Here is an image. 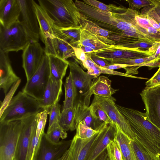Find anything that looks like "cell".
<instances>
[{"mask_svg": "<svg viewBox=\"0 0 160 160\" xmlns=\"http://www.w3.org/2000/svg\"><path fill=\"white\" fill-rule=\"evenodd\" d=\"M75 4L81 17L100 27L115 34L125 36L124 31H130L142 35L133 25L137 11L113 4L111 11L101 10L83 1L76 0Z\"/></svg>", "mask_w": 160, "mask_h": 160, "instance_id": "cell-1", "label": "cell"}, {"mask_svg": "<svg viewBox=\"0 0 160 160\" xmlns=\"http://www.w3.org/2000/svg\"><path fill=\"white\" fill-rule=\"evenodd\" d=\"M116 106L129 123L135 139L156 158L160 154V130L148 120L145 112Z\"/></svg>", "mask_w": 160, "mask_h": 160, "instance_id": "cell-2", "label": "cell"}, {"mask_svg": "<svg viewBox=\"0 0 160 160\" xmlns=\"http://www.w3.org/2000/svg\"><path fill=\"white\" fill-rule=\"evenodd\" d=\"M39 5L52 20L62 28L80 26V12L72 0H39Z\"/></svg>", "mask_w": 160, "mask_h": 160, "instance_id": "cell-3", "label": "cell"}, {"mask_svg": "<svg viewBox=\"0 0 160 160\" xmlns=\"http://www.w3.org/2000/svg\"><path fill=\"white\" fill-rule=\"evenodd\" d=\"M43 111L38 101L20 91L13 97L0 117V122L22 120Z\"/></svg>", "mask_w": 160, "mask_h": 160, "instance_id": "cell-4", "label": "cell"}, {"mask_svg": "<svg viewBox=\"0 0 160 160\" xmlns=\"http://www.w3.org/2000/svg\"><path fill=\"white\" fill-rule=\"evenodd\" d=\"M31 42L19 20L7 27L0 25V50L17 52Z\"/></svg>", "mask_w": 160, "mask_h": 160, "instance_id": "cell-5", "label": "cell"}, {"mask_svg": "<svg viewBox=\"0 0 160 160\" xmlns=\"http://www.w3.org/2000/svg\"><path fill=\"white\" fill-rule=\"evenodd\" d=\"M22 125V120L0 122V160H13Z\"/></svg>", "mask_w": 160, "mask_h": 160, "instance_id": "cell-6", "label": "cell"}, {"mask_svg": "<svg viewBox=\"0 0 160 160\" xmlns=\"http://www.w3.org/2000/svg\"><path fill=\"white\" fill-rule=\"evenodd\" d=\"M75 60L74 61H69L70 73L76 91L75 104L79 101L89 107L92 95L90 92V88L93 79L95 78L85 72L79 65L77 61Z\"/></svg>", "mask_w": 160, "mask_h": 160, "instance_id": "cell-7", "label": "cell"}, {"mask_svg": "<svg viewBox=\"0 0 160 160\" xmlns=\"http://www.w3.org/2000/svg\"><path fill=\"white\" fill-rule=\"evenodd\" d=\"M50 76L48 57L45 53L38 68L29 79L27 81L22 91L38 101H41Z\"/></svg>", "mask_w": 160, "mask_h": 160, "instance_id": "cell-8", "label": "cell"}, {"mask_svg": "<svg viewBox=\"0 0 160 160\" xmlns=\"http://www.w3.org/2000/svg\"><path fill=\"white\" fill-rule=\"evenodd\" d=\"M115 100L112 96L109 98L94 95L93 102L98 103L106 112L113 123L130 139L134 140L136 136L128 120L118 108Z\"/></svg>", "mask_w": 160, "mask_h": 160, "instance_id": "cell-9", "label": "cell"}, {"mask_svg": "<svg viewBox=\"0 0 160 160\" xmlns=\"http://www.w3.org/2000/svg\"><path fill=\"white\" fill-rule=\"evenodd\" d=\"M33 5L39 27L40 37L45 44V53L47 55L56 56L54 44L53 22L46 12L33 0Z\"/></svg>", "mask_w": 160, "mask_h": 160, "instance_id": "cell-10", "label": "cell"}, {"mask_svg": "<svg viewBox=\"0 0 160 160\" xmlns=\"http://www.w3.org/2000/svg\"><path fill=\"white\" fill-rule=\"evenodd\" d=\"M93 52L96 56L108 61L143 58L151 56L155 54L148 51L125 47L121 45H112L110 47L94 51Z\"/></svg>", "mask_w": 160, "mask_h": 160, "instance_id": "cell-11", "label": "cell"}, {"mask_svg": "<svg viewBox=\"0 0 160 160\" xmlns=\"http://www.w3.org/2000/svg\"><path fill=\"white\" fill-rule=\"evenodd\" d=\"M21 8V21L32 42H38L39 27L33 5V0H18Z\"/></svg>", "mask_w": 160, "mask_h": 160, "instance_id": "cell-12", "label": "cell"}, {"mask_svg": "<svg viewBox=\"0 0 160 160\" xmlns=\"http://www.w3.org/2000/svg\"><path fill=\"white\" fill-rule=\"evenodd\" d=\"M140 95L148 120L160 130V85L144 88Z\"/></svg>", "mask_w": 160, "mask_h": 160, "instance_id": "cell-13", "label": "cell"}, {"mask_svg": "<svg viewBox=\"0 0 160 160\" xmlns=\"http://www.w3.org/2000/svg\"><path fill=\"white\" fill-rule=\"evenodd\" d=\"M71 141L55 143L50 141L44 132L33 160H58L69 148Z\"/></svg>", "mask_w": 160, "mask_h": 160, "instance_id": "cell-14", "label": "cell"}, {"mask_svg": "<svg viewBox=\"0 0 160 160\" xmlns=\"http://www.w3.org/2000/svg\"><path fill=\"white\" fill-rule=\"evenodd\" d=\"M45 53L44 50L38 42H32L23 50L22 66L27 81L38 68Z\"/></svg>", "mask_w": 160, "mask_h": 160, "instance_id": "cell-15", "label": "cell"}, {"mask_svg": "<svg viewBox=\"0 0 160 160\" xmlns=\"http://www.w3.org/2000/svg\"><path fill=\"white\" fill-rule=\"evenodd\" d=\"M37 115L22 120V125L14 157L15 160H26L31 137L36 131Z\"/></svg>", "mask_w": 160, "mask_h": 160, "instance_id": "cell-16", "label": "cell"}, {"mask_svg": "<svg viewBox=\"0 0 160 160\" xmlns=\"http://www.w3.org/2000/svg\"><path fill=\"white\" fill-rule=\"evenodd\" d=\"M80 25L83 28L100 37L107 38L115 42L117 45L135 42L139 40L137 38L120 35L102 28L92 22L81 17Z\"/></svg>", "mask_w": 160, "mask_h": 160, "instance_id": "cell-17", "label": "cell"}, {"mask_svg": "<svg viewBox=\"0 0 160 160\" xmlns=\"http://www.w3.org/2000/svg\"><path fill=\"white\" fill-rule=\"evenodd\" d=\"M116 125L106 124L101 130L100 135L92 147L86 160H94L107 148L114 138Z\"/></svg>", "mask_w": 160, "mask_h": 160, "instance_id": "cell-18", "label": "cell"}, {"mask_svg": "<svg viewBox=\"0 0 160 160\" xmlns=\"http://www.w3.org/2000/svg\"><path fill=\"white\" fill-rule=\"evenodd\" d=\"M21 12L18 0H0V25L7 27L16 22Z\"/></svg>", "mask_w": 160, "mask_h": 160, "instance_id": "cell-19", "label": "cell"}, {"mask_svg": "<svg viewBox=\"0 0 160 160\" xmlns=\"http://www.w3.org/2000/svg\"><path fill=\"white\" fill-rule=\"evenodd\" d=\"M102 128L93 136L86 139H81L74 136L70 146L71 160H86L92 147L99 136Z\"/></svg>", "mask_w": 160, "mask_h": 160, "instance_id": "cell-20", "label": "cell"}, {"mask_svg": "<svg viewBox=\"0 0 160 160\" xmlns=\"http://www.w3.org/2000/svg\"><path fill=\"white\" fill-rule=\"evenodd\" d=\"M75 124L76 128L80 122L96 130H99L107 124L95 118L92 114L89 107L80 102H76Z\"/></svg>", "mask_w": 160, "mask_h": 160, "instance_id": "cell-21", "label": "cell"}, {"mask_svg": "<svg viewBox=\"0 0 160 160\" xmlns=\"http://www.w3.org/2000/svg\"><path fill=\"white\" fill-rule=\"evenodd\" d=\"M62 81H56L50 77L42 99L39 101L43 110L49 111L51 107L58 102L62 93Z\"/></svg>", "mask_w": 160, "mask_h": 160, "instance_id": "cell-22", "label": "cell"}, {"mask_svg": "<svg viewBox=\"0 0 160 160\" xmlns=\"http://www.w3.org/2000/svg\"><path fill=\"white\" fill-rule=\"evenodd\" d=\"M111 84V81L106 76L102 75L95 78L90 88L91 95L106 98L111 97L118 90L112 88Z\"/></svg>", "mask_w": 160, "mask_h": 160, "instance_id": "cell-23", "label": "cell"}, {"mask_svg": "<svg viewBox=\"0 0 160 160\" xmlns=\"http://www.w3.org/2000/svg\"><path fill=\"white\" fill-rule=\"evenodd\" d=\"M53 29L54 35L56 37L67 42L73 47H78L80 38V26L76 27L62 28L53 25Z\"/></svg>", "mask_w": 160, "mask_h": 160, "instance_id": "cell-24", "label": "cell"}, {"mask_svg": "<svg viewBox=\"0 0 160 160\" xmlns=\"http://www.w3.org/2000/svg\"><path fill=\"white\" fill-rule=\"evenodd\" d=\"M48 56L50 78L56 81L62 80L69 66V61L55 55H48Z\"/></svg>", "mask_w": 160, "mask_h": 160, "instance_id": "cell-25", "label": "cell"}, {"mask_svg": "<svg viewBox=\"0 0 160 160\" xmlns=\"http://www.w3.org/2000/svg\"><path fill=\"white\" fill-rule=\"evenodd\" d=\"M116 127L114 138L119 147L123 160H138L131 145V139Z\"/></svg>", "mask_w": 160, "mask_h": 160, "instance_id": "cell-26", "label": "cell"}, {"mask_svg": "<svg viewBox=\"0 0 160 160\" xmlns=\"http://www.w3.org/2000/svg\"><path fill=\"white\" fill-rule=\"evenodd\" d=\"M80 46L89 47L94 51L109 48L112 45L105 43L95 34L81 28L80 40L77 48Z\"/></svg>", "mask_w": 160, "mask_h": 160, "instance_id": "cell-27", "label": "cell"}, {"mask_svg": "<svg viewBox=\"0 0 160 160\" xmlns=\"http://www.w3.org/2000/svg\"><path fill=\"white\" fill-rule=\"evenodd\" d=\"M76 106L62 110L61 112L58 124L65 131H73L76 129L75 118Z\"/></svg>", "mask_w": 160, "mask_h": 160, "instance_id": "cell-28", "label": "cell"}, {"mask_svg": "<svg viewBox=\"0 0 160 160\" xmlns=\"http://www.w3.org/2000/svg\"><path fill=\"white\" fill-rule=\"evenodd\" d=\"M0 78L4 79L17 81L19 79L12 68L8 53L0 50Z\"/></svg>", "mask_w": 160, "mask_h": 160, "instance_id": "cell-29", "label": "cell"}, {"mask_svg": "<svg viewBox=\"0 0 160 160\" xmlns=\"http://www.w3.org/2000/svg\"><path fill=\"white\" fill-rule=\"evenodd\" d=\"M64 87L65 97L62 110L74 106L77 96L76 88L70 73L66 78Z\"/></svg>", "mask_w": 160, "mask_h": 160, "instance_id": "cell-30", "label": "cell"}, {"mask_svg": "<svg viewBox=\"0 0 160 160\" xmlns=\"http://www.w3.org/2000/svg\"><path fill=\"white\" fill-rule=\"evenodd\" d=\"M54 42L56 56L65 60L75 57L73 47L68 42L56 37Z\"/></svg>", "mask_w": 160, "mask_h": 160, "instance_id": "cell-31", "label": "cell"}, {"mask_svg": "<svg viewBox=\"0 0 160 160\" xmlns=\"http://www.w3.org/2000/svg\"><path fill=\"white\" fill-rule=\"evenodd\" d=\"M45 135L47 138L50 141L55 143L60 142V138L64 139L67 137V133L66 131L58 123L54 124L48 128Z\"/></svg>", "mask_w": 160, "mask_h": 160, "instance_id": "cell-32", "label": "cell"}, {"mask_svg": "<svg viewBox=\"0 0 160 160\" xmlns=\"http://www.w3.org/2000/svg\"><path fill=\"white\" fill-rule=\"evenodd\" d=\"M130 142L138 160H156V158L146 149L135 139Z\"/></svg>", "mask_w": 160, "mask_h": 160, "instance_id": "cell-33", "label": "cell"}, {"mask_svg": "<svg viewBox=\"0 0 160 160\" xmlns=\"http://www.w3.org/2000/svg\"><path fill=\"white\" fill-rule=\"evenodd\" d=\"M160 60V58H156L154 55L151 56L143 58L115 60L108 61L111 65L115 64H120L128 66L146 63Z\"/></svg>", "mask_w": 160, "mask_h": 160, "instance_id": "cell-34", "label": "cell"}, {"mask_svg": "<svg viewBox=\"0 0 160 160\" xmlns=\"http://www.w3.org/2000/svg\"><path fill=\"white\" fill-rule=\"evenodd\" d=\"M89 108L92 114L96 118L107 124H114L105 111L96 102L92 101Z\"/></svg>", "mask_w": 160, "mask_h": 160, "instance_id": "cell-35", "label": "cell"}, {"mask_svg": "<svg viewBox=\"0 0 160 160\" xmlns=\"http://www.w3.org/2000/svg\"><path fill=\"white\" fill-rule=\"evenodd\" d=\"M106 149L109 160H123L120 148L114 138L108 145Z\"/></svg>", "mask_w": 160, "mask_h": 160, "instance_id": "cell-36", "label": "cell"}, {"mask_svg": "<svg viewBox=\"0 0 160 160\" xmlns=\"http://www.w3.org/2000/svg\"><path fill=\"white\" fill-rule=\"evenodd\" d=\"M76 130V132L74 136L78 138L85 139L92 137L98 132L101 129L98 131L94 130L80 122Z\"/></svg>", "mask_w": 160, "mask_h": 160, "instance_id": "cell-37", "label": "cell"}, {"mask_svg": "<svg viewBox=\"0 0 160 160\" xmlns=\"http://www.w3.org/2000/svg\"><path fill=\"white\" fill-rule=\"evenodd\" d=\"M61 107L58 102H57L50 108L49 111V118L48 128L54 124L58 123L61 112Z\"/></svg>", "mask_w": 160, "mask_h": 160, "instance_id": "cell-38", "label": "cell"}, {"mask_svg": "<svg viewBox=\"0 0 160 160\" xmlns=\"http://www.w3.org/2000/svg\"><path fill=\"white\" fill-rule=\"evenodd\" d=\"M21 82L19 79L16 82L12 87L10 91L7 92L2 102H1L0 110V117L9 105L12 98L13 95L19 85Z\"/></svg>", "mask_w": 160, "mask_h": 160, "instance_id": "cell-39", "label": "cell"}, {"mask_svg": "<svg viewBox=\"0 0 160 160\" xmlns=\"http://www.w3.org/2000/svg\"><path fill=\"white\" fill-rule=\"evenodd\" d=\"M106 74L111 75H116L131 78H135L149 79H148L144 78L138 77L133 75H130L127 74L125 73L115 71L113 70H109L105 68L99 66L97 65V76L98 77L101 74Z\"/></svg>", "mask_w": 160, "mask_h": 160, "instance_id": "cell-40", "label": "cell"}, {"mask_svg": "<svg viewBox=\"0 0 160 160\" xmlns=\"http://www.w3.org/2000/svg\"><path fill=\"white\" fill-rule=\"evenodd\" d=\"M154 42L139 41L122 44V46L127 48H137L144 51H148L153 45Z\"/></svg>", "mask_w": 160, "mask_h": 160, "instance_id": "cell-41", "label": "cell"}, {"mask_svg": "<svg viewBox=\"0 0 160 160\" xmlns=\"http://www.w3.org/2000/svg\"><path fill=\"white\" fill-rule=\"evenodd\" d=\"M86 4L99 10L105 11H111L112 10V4H105L95 0H83Z\"/></svg>", "mask_w": 160, "mask_h": 160, "instance_id": "cell-42", "label": "cell"}, {"mask_svg": "<svg viewBox=\"0 0 160 160\" xmlns=\"http://www.w3.org/2000/svg\"><path fill=\"white\" fill-rule=\"evenodd\" d=\"M129 4V8L138 11L141 8L152 5L150 0H126Z\"/></svg>", "mask_w": 160, "mask_h": 160, "instance_id": "cell-43", "label": "cell"}, {"mask_svg": "<svg viewBox=\"0 0 160 160\" xmlns=\"http://www.w3.org/2000/svg\"><path fill=\"white\" fill-rule=\"evenodd\" d=\"M140 14L149 16L153 19L160 27V17L156 12L153 6L144 7L142 9Z\"/></svg>", "mask_w": 160, "mask_h": 160, "instance_id": "cell-44", "label": "cell"}, {"mask_svg": "<svg viewBox=\"0 0 160 160\" xmlns=\"http://www.w3.org/2000/svg\"><path fill=\"white\" fill-rule=\"evenodd\" d=\"M145 88H148L160 85V66L159 68L152 77L145 83Z\"/></svg>", "mask_w": 160, "mask_h": 160, "instance_id": "cell-45", "label": "cell"}, {"mask_svg": "<svg viewBox=\"0 0 160 160\" xmlns=\"http://www.w3.org/2000/svg\"><path fill=\"white\" fill-rule=\"evenodd\" d=\"M135 20L138 26L146 30L149 27L151 26L148 19L144 16L140 15V13L139 14L138 12L135 15Z\"/></svg>", "mask_w": 160, "mask_h": 160, "instance_id": "cell-46", "label": "cell"}, {"mask_svg": "<svg viewBox=\"0 0 160 160\" xmlns=\"http://www.w3.org/2000/svg\"><path fill=\"white\" fill-rule=\"evenodd\" d=\"M91 55L92 61L99 66L103 67L111 65L108 61L96 56L93 52L91 53Z\"/></svg>", "mask_w": 160, "mask_h": 160, "instance_id": "cell-47", "label": "cell"}, {"mask_svg": "<svg viewBox=\"0 0 160 160\" xmlns=\"http://www.w3.org/2000/svg\"><path fill=\"white\" fill-rule=\"evenodd\" d=\"M74 50L75 57L79 61L78 62L82 65V62L85 60L86 58V54L80 48L73 47Z\"/></svg>", "mask_w": 160, "mask_h": 160, "instance_id": "cell-48", "label": "cell"}, {"mask_svg": "<svg viewBox=\"0 0 160 160\" xmlns=\"http://www.w3.org/2000/svg\"><path fill=\"white\" fill-rule=\"evenodd\" d=\"M86 54V58L84 61L82 62V66L84 69L87 70L95 63L92 60L91 57V53Z\"/></svg>", "mask_w": 160, "mask_h": 160, "instance_id": "cell-49", "label": "cell"}, {"mask_svg": "<svg viewBox=\"0 0 160 160\" xmlns=\"http://www.w3.org/2000/svg\"><path fill=\"white\" fill-rule=\"evenodd\" d=\"M146 18L148 21L151 26L160 32V27L158 24L152 18L148 16L142 15Z\"/></svg>", "mask_w": 160, "mask_h": 160, "instance_id": "cell-50", "label": "cell"}, {"mask_svg": "<svg viewBox=\"0 0 160 160\" xmlns=\"http://www.w3.org/2000/svg\"><path fill=\"white\" fill-rule=\"evenodd\" d=\"M152 3V6L158 15L160 17V0H150Z\"/></svg>", "mask_w": 160, "mask_h": 160, "instance_id": "cell-51", "label": "cell"}, {"mask_svg": "<svg viewBox=\"0 0 160 160\" xmlns=\"http://www.w3.org/2000/svg\"><path fill=\"white\" fill-rule=\"evenodd\" d=\"M127 66V65L124 64H115L106 66L103 68L107 69L114 70L115 69L123 68Z\"/></svg>", "mask_w": 160, "mask_h": 160, "instance_id": "cell-52", "label": "cell"}, {"mask_svg": "<svg viewBox=\"0 0 160 160\" xmlns=\"http://www.w3.org/2000/svg\"><path fill=\"white\" fill-rule=\"evenodd\" d=\"M58 160H71V148L70 146Z\"/></svg>", "mask_w": 160, "mask_h": 160, "instance_id": "cell-53", "label": "cell"}, {"mask_svg": "<svg viewBox=\"0 0 160 160\" xmlns=\"http://www.w3.org/2000/svg\"><path fill=\"white\" fill-rule=\"evenodd\" d=\"M107 158L108 154L106 149L94 160H106Z\"/></svg>", "mask_w": 160, "mask_h": 160, "instance_id": "cell-54", "label": "cell"}, {"mask_svg": "<svg viewBox=\"0 0 160 160\" xmlns=\"http://www.w3.org/2000/svg\"><path fill=\"white\" fill-rule=\"evenodd\" d=\"M78 48H81L85 53H92L94 51L92 48L86 46H80Z\"/></svg>", "mask_w": 160, "mask_h": 160, "instance_id": "cell-55", "label": "cell"}, {"mask_svg": "<svg viewBox=\"0 0 160 160\" xmlns=\"http://www.w3.org/2000/svg\"><path fill=\"white\" fill-rule=\"evenodd\" d=\"M156 160H160V154L156 158Z\"/></svg>", "mask_w": 160, "mask_h": 160, "instance_id": "cell-56", "label": "cell"}, {"mask_svg": "<svg viewBox=\"0 0 160 160\" xmlns=\"http://www.w3.org/2000/svg\"><path fill=\"white\" fill-rule=\"evenodd\" d=\"M106 160H109L108 157L106 159Z\"/></svg>", "mask_w": 160, "mask_h": 160, "instance_id": "cell-57", "label": "cell"}, {"mask_svg": "<svg viewBox=\"0 0 160 160\" xmlns=\"http://www.w3.org/2000/svg\"><path fill=\"white\" fill-rule=\"evenodd\" d=\"M13 160H15L14 158V159H13Z\"/></svg>", "mask_w": 160, "mask_h": 160, "instance_id": "cell-58", "label": "cell"}]
</instances>
